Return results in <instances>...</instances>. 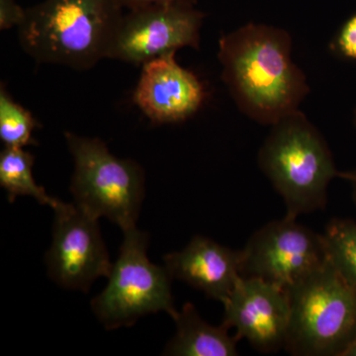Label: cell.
<instances>
[{
	"mask_svg": "<svg viewBox=\"0 0 356 356\" xmlns=\"http://www.w3.org/2000/svg\"><path fill=\"white\" fill-rule=\"evenodd\" d=\"M222 303V324L235 327L238 341L247 339L261 353L285 350L290 320L286 289L259 278L241 277Z\"/></svg>",
	"mask_w": 356,
	"mask_h": 356,
	"instance_id": "obj_10",
	"label": "cell"
},
{
	"mask_svg": "<svg viewBox=\"0 0 356 356\" xmlns=\"http://www.w3.org/2000/svg\"><path fill=\"white\" fill-rule=\"evenodd\" d=\"M54 211L53 240L44 257L49 276L65 289L88 292L113 266L98 219L63 201Z\"/></svg>",
	"mask_w": 356,
	"mask_h": 356,
	"instance_id": "obj_9",
	"label": "cell"
},
{
	"mask_svg": "<svg viewBox=\"0 0 356 356\" xmlns=\"http://www.w3.org/2000/svg\"><path fill=\"white\" fill-rule=\"evenodd\" d=\"M292 39L280 28L242 26L222 35L218 58L236 105L252 120L271 125L299 110L310 88L293 63Z\"/></svg>",
	"mask_w": 356,
	"mask_h": 356,
	"instance_id": "obj_1",
	"label": "cell"
},
{
	"mask_svg": "<svg viewBox=\"0 0 356 356\" xmlns=\"http://www.w3.org/2000/svg\"><path fill=\"white\" fill-rule=\"evenodd\" d=\"M341 178L350 182L351 188H353V198L356 207V170L353 172H341Z\"/></svg>",
	"mask_w": 356,
	"mask_h": 356,
	"instance_id": "obj_20",
	"label": "cell"
},
{
	"mask_svg": "<svg viewBox=\"0 0 356 356\" xmlns=\"http://www.w3.org/2000/svg\"><path fill=\"white\" fill-rule=\"evenodd\" d=\"M177 332L166 344L163 355L170 356H236L238 339L225 325L208 324L193 304L185 303L175 318Z\"/></svg>",
	"mask_w": 356,
	"mask_h": 356,
	"instance_id": "obj_13",
	"label": "cell"
},
{
	"mask_svg": "<svg viewBox=\"0 0 356 356\" xmlns=\"http://www.w3.org/2000/svg\"><path fill=\"white\" fill-rule=\"evenodd\" d=\"M355 125L356 127V108H355Z\"/></svg>",
	"mask_w": 356,
	"mask_h": 356,
	"instance_id": "obj_22",
	"label": "cell"
},
{
	"mask_svg": "<svg viewBox=\"0 0 356 356\" xmlns=\"http://www.w3.org/2000/svg\"><path fill=\"white\" fill-rule=\"evenodd\" d=\"M124 232L118 259L105 289L91 301V309L106 330L131 327L149 314L165 312L175 320L172 280L165 266L147 257L149 235L134 227Z\"/></svg>",
	"mask_w": 356,
	"mask_h": 356,
	"instance_id": "obj_6",
	"label": "cell"
},
{
	"mask_svg": "<svg viewBox=\"0 0 356 356\" xmlns=\"http://www.w3.org/2000/svg\"><path fill=\"white\" fill-rule=\"evenodd\" d=\"M122 8L132 10V9L140 8L151 6H159V4L172 3H191L196 4L197 0H116Z\"/></svg>",
	"mask_w": 356,
	"mask_h": 356,
	"instance_id": "obj_19",
	"label": "cell"
},
{
	"mask_svg": "<svg viewBox=\"0 0 356 356\" xmlns=\"http://www.w3.org/2000/svg\"><path fill=\"white\" fill-rule=\"evenodd\" d=\"M205 14L195 4L172 3L140 7L123 14L115 32L108 58L135 65L182 48H200Z\"/></svg>",
	"mask_w": 356,
	"mask_h": 356,
	"instance_id": "obj_8",
	"label": "cell"
},
{
	"mask_svg": "<svg viewBox=\"0 0 356 356\" xmlns=\"http://www.w3.org/2000/svg\"><path fill=\"white\" fill-rule=\"evenodd\" d=\"M170 53L142 65L133 102L154 125L177 124L194 116L206 100L197 76L178 64Z\"/></svg>",
	"mask_w": 356,
	"mask_h": 356,
	"instance_id": "obj_11",
	"label": "cell"
},
{
	"mask_svg": "<svg viewBox=\"0 0 356 356\" xmlns=\"http://www.w3.org/2000/svg\"><path fill=\"white\" fill-rule=\"evenodd\" d=\"M26 18V9L16 0H0V30L19 27Z\"/></svg>",
	"mask_w": 356,
	"mask_h": 356,
	"instance_id": "obj_18",
	"label": "cell"
},
{
	"mask_svg": "<svg viewBox=\"0 0 356 356\" xmlns=\"http://www.w3.org/2000/svg\"><path fill=\"white\" fill-rule=\"evenodd\" d=\"M259 165L291 219L324 209L327 187L341 178L325 138L300 110L273 124L259 149Z\"/></svg>",
	"mask_w": 356,
	"mask_h": 356,
	"instance_id": "obj_3",
	"label": "cell"
},
{
	"mask_svg": "<svg viewBox=\"0 0 356 356\" xmlns=\"http://www.w3.org/2000/svg\"><path fill=\"white\" fill-rule=\"evenodd\" d=\"M123 14L116 0H44L26 9L18 39L38 64L89 70L108 58Z\"/></svg>",
	"mask_w": 356,
	"mask_h": 356,
	"instance_id": "obj_2",
	"label": "cell"
},
{
	"mask_svg": "<svg viewBox=\"0 0 356 356\" xmlns=\"http://www.w3.org/2000/svg\"><path fill=\"white\" fill-rule=\"evenodd\" d=\"M163 262L172 280L184 281L208 298L221 302L242 277L240 250L202 236H194L184 250L165 255Z\"/></svg>",
	"mask_w": 356,
	"mask_h": 356,
	"instance_id": "obj_12",
	"label": "cell"
},
{
	"mask_svg": "<svg viewBox=\"0 0 356 356\" xmlns=\"http://www.w3.org/2000/svg\"><path fill=\"white\" fill-rule=\"evenodd\" d=\"M323 236L327 259L337 273L356 292V222L332 220Z\"/></svg>",
	"mask_w": 356,
	"mask_h": 356,
	"instance_id": "obj_15",
	"label": "cell"
},
{
	"mask_svg": "<svg viewBox=\"0 0 356 356\" xmlns=\"http://www.w3.org/2000/svg\"><path fill=\"white\" fill-rule=\"evenodd\" d=\"M65 138L74 159L70 192L74 204L96 219L107 218L123 231L136 227L145 197L142 166L117 158L97 138L70 132Z\"/></svg>",
	"mask_w": 356,
	"mask_h": 356,
	"instance_id": "obj_5",
	"label": "cell"
},
{
	"mask_svg": "<svg viewBox=\"0 0 356 356\" xmlns=\"http://www.w3.org/2000/svg\"><path fill=\"white\" fill-rule=\"evenodd\" d=\"M331 51L339 58L356 62V13L337 33L331 43Z\"/></svg>",
	"mask_w": 356,
	"mask_h": 356,
	"instance_id": "obj_17",
	"label": "cell"
},
{
	"mask_svg": "<svg viewBox=\"0 0 356 356\" xmlns=\"http://www.w3.org/2000/svg\"><path fill=\"white\" fill-rule=\"evenodd\" d=\"M40 127L29 110L14 102L6 88H0V140L6 147H25L36 145L33 133Z\"/></svg>",
	"mask_w": 356,
	"mask_h": 356,
	"instance_id": "obj_16",
	"label": "cell"
},
{
	"mask_svg": "<svg viewBox=\"0 0 356 356\" xmlns=\"http://www.w3.org/2000/svg\"><path fill=\"white\" fill-rule=\"evenodd\" d=\"M329 261L324 236L285 216L269 222L240 250L242 277L290 289Z\"/></svg>",
	"mask_w": 356,
	"mask_h": 356,
	"instance_id": "obj_7",
	"label": "cell"
},
{
	"mask_svg": "<svg viewBox=\"0 0 356 356\" xmlns=\"http://www.w3.org/2000/svg\"><path fill=\"white\" fill-rule=\"evenodd\" d=\"M34 161L35 156L24 147H4L0 154V185L7 192L9 202L17 196H30L56 209L62 201L51 197L36 184L32 172Z\"/></svg>",
	"mask_w": 356,
	"mask_h": 356,
	"instance_id": "obj_14",
	"label": "cell"
},
{
	"mask_svg": "<svg viewBox=\"0 0 356 356\" xmlns=\"http://www.w3.org/2000/svg\"><path fill=\"white\" fill-rule=\"evenodd\" d=\"M287 292L285 350L295 356H344L356 337V292L331 262Z\"/></svg>",
	"mask_w": 356,
	"mask_h": 356,
	"instance_id": "obj_4",
	"label": "cell"
},
{
	"mask_svg": "<svg viewBox=\"0 0 356 356\" xmlns=\"http://www.w3.org/2000/svg\"><path fill=\"white\" fill-rule=\"evenodd\" d=\"M344 356H356V337Z\"/></svg>",
	"mask_w": 356,
	"mask_h": 356,
	"instance_id": "obj_21",
	"label": "cell"
}]
</instances>
